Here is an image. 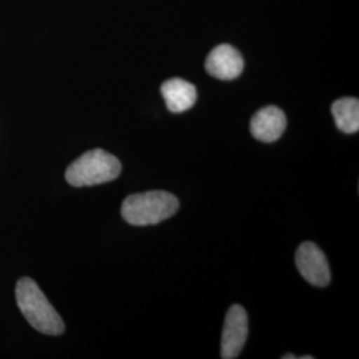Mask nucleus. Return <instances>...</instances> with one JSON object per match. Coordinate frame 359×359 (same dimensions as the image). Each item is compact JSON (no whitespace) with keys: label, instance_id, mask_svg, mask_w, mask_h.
Masks as SVG:
<instances>
[{"label":"nucleus","instance_id":"7ed1b4c3","mask_svg":"<svg viewBox=\"0 0 359 359\" xmlns=\"http://www.w3.org/2000/svg\"><path fill=\"white\" fill-rule=\"evenodd\" d=\"M121 163L114 154L103 149H93L81 154L65 170V180L72 187H93L117 179Z\"/></svg>","mask_w":359,"mask_h":359},{"label":"nucleus","instance_id":"6e6552de","mask_svg":"<svg viewBox=\"0 0 359 359\" xmlns=\"http://www.w3.org/2000/svg\"><path fill=\"white\" fill-rule=\"evenodd\" d=\"M161 95L168 109L173 114H181L191 109L197 100V90L192 83L173 77L161 86Z\"/></svg>","mask_w":359,"mask_h":359},{"label":"nucleus","instance_id":"20e7f679","mask_svg":"<svg viewBox=\"0 0 359 359\" xmlns=\"http://www.w3.org/2000/svg\"><path fill=\"white\" fill-rule=\"evenodd\" d=\"M295 264L301 276L317 287H325L330 283V268L321 249L314 243H304L295 255Z\"/></svg>","mask_w":359,"mask_h":359},{"label":"nucleus","instance_id":"9d476101","mask_svg":"<svg viewBox=\"0 0 359 359\" xmlns=\"http://www.w3.org/2000/svg\"><path fill=\"white\" fill-rule=\"evenodd\" d=\"M294 359V355H292V354H289V355H283V359Z\"/></svg>","mask_w":359,"mask_h":359},{"label":"nucleus","instance_id":"39448f33","mask_svg":"<svg viewBox=\"0 0 359 359\" xmlns=\"http://www.w3.org/2000/svg\"><path fill=\"white\" fill-rule=\"evenodd\" d=\"M248 339V314L241 305H233L225 317L221 358L236 359L241 354Z\"/></svg>","mask_w":359,"mask_h":359},{"label":"nucleus","instance_id":"423d86ee","mask_svg":"<svg viewBox=\"0 0 359 359\" xmlns=\"http://www.w3.org/2000/svg\"><path fill=\"white\" fill-rule=\"evenodd\" d=\"M244 57L231 44H219L206 57L205 68L210 76L219 80L237 79L244 71Z\"/></svg>","mask_w":359,"mask_h":359},{"label":"nucleus","instance_id":"f03ea898","mask_svg":"<svg viewBox=\"0 0 359 359\" xmlns=\"http://www.w3.org/2000/svg\"><path fill=\"white\" fill-rule=\"evenodd\" d=\"M176 196L163 191L136 193L127 197L121 206V216L135 226H147L163 222L179 210Z\"/></svg>","mask_w":359,"mask_h":359},{"label":"nucleus","instance_id":"f257e3e1","mask_svg":"<svg viewBox=\"0 0 359 359\" xmlns=\"http://www.w3.org/2000/svg\"><path fill=\"white\" fill-rule=\"evenodd\" d=\"M16 302L28 323L40 333L60 335L65 332L62 317L34 280L25 277L18 281Z\"/></svg>","mask_w":359,"mask_h":359},{"label":"nucleus","instance_id":"0eeeda50","mask_svg":"<svg viewBox=\"0 0 359 359\" xmlns=\"http://www.w3.org/2000/svg\"><path fill=\"white\" fill-rule=\"evenodd\" d=\"M286 115L283 109L268 105L259 109L250 121V132L258 142H277L286 129Z\"/></svg>","mask_w":359,"mask_h":359},{"label":"nucleus","instance_id":"1a4fd4ad","mask_svg":"<svg viewBox=\"0 0 359 359\" xmlns=\"http://www.w3.org/2000/svg\"><path fill=\"white\" fill-rule=\"evenodd\" d=\"M332 114L335 126L344 133H357L359 129V102L355 97H342L334 102Z\"/></svg>","mask_w":359,"mask_h":359}]
</instances>
